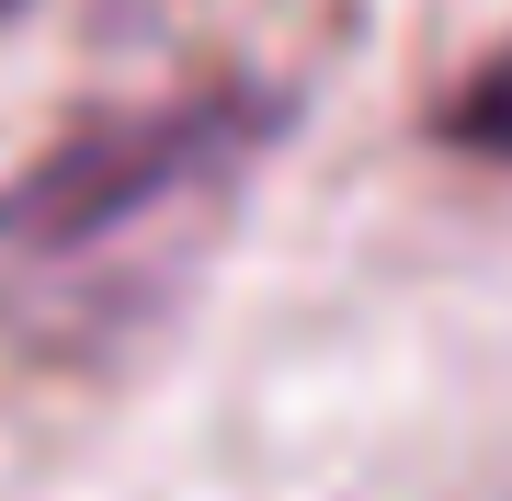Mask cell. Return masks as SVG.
I'll return each instance as SVG.
<instances>
[{
    "instance_id": "obj_3",
    "label": "cell",
    "mask_w": 512,
    "mask_h": 501,
    "mask_svg": "<svg viewBox=\"0 0 512 501\" xmlns=\"http://www.w3.org/2000/svg\"><path fill=\"white\" fill-rule=\"evenodd\" d=\"M12 12H23V0H0V23H12Z\"/></svg>"
},
{
    "instance_id": "obj_2",
    "label": "cell",
    "mask_w": 512,
    "mask_h": 501,
    "mask_svg": "<svg viewBox=\"0 0 512 501\" xmlns=\"http://www.w3.org/2000/svg\"><path fill=\"white\" fill-rule=\"evenodd\" d=\"M433 137L456 160H512V35L478 57V69L456 80V92H444V114H433Z\"/></svg>"
},
{
    "instance_id": "obj_1",
    "label": "cell",
    "mask_w": 512,
    "mask_h": 501,
    "mask_svg": "<svg viewBox=\"0 0 512 501\" xmlns=\"http://www.w3.org/2000/svg\"><path fill=\"white\" fill-rule=\"evenodd\" d=\"M274 137V80H183L35 149L0 183V342L69 376L148 353L205 297Z\"/></svg>"
}]
</instances>
